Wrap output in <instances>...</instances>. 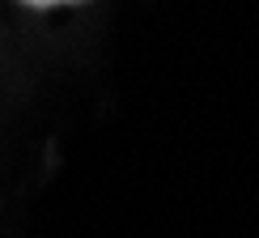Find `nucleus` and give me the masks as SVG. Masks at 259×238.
<instances>
[{"label":"nucleus","instance_id":"obj_1","mask_svg":"<svg viewBox=\"0 0 259 238\" xmlns=\"http://www.w3.org/2000/svg\"><path fill=\"white\" fill-rule=\"evenodd\" d=\"M30 9H56V5H81V0H21Z\"/></svg>","mask_w":259,"mask_h":238}]
</instances>
